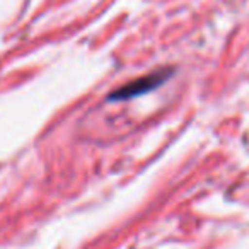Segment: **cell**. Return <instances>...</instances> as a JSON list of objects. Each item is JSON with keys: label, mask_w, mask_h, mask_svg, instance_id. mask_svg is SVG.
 <instances>
[{"label": "cell", "mask_w": 249, "mask_h": 249, "mask_svg": "<svg viewBox=\"0 0 249 249\" xmlns=\"http://www.w3.org/2000/svg\"><path fill=\"white\" fill-rule=\"evenodd\" d=\"M167 75H169L167 72H156V73H150V75L140 77V79L130 82L128 86H124V87H121V89H118L116 92H113L109 97L113 101H121V99H130V97H137V96H140V94H145V92H149V90L159 87L160 84L167 79Z\"/></svg>", "instance_id": "6da1fadb"}]
</instances>
